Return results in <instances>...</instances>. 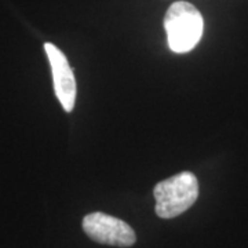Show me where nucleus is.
Segmentation results:
<instances>
[{
  "instance_id": "nucleus-1",
  "label": "nucleus",
  "mask_w": 248,
  "mask_h": 248,
  "mask_svg": "<svg viewBox=\"0 0 248 248\" xmlns=\"http://www.w3.org/2000/svg\"><path fill=\"white\" fill-rule=\"evenodd\" d=\"M169 47L177 54L189 53L200 42L204 31L202 13L187 1L171 4L164 17Z\"/></svg>"
},
{
  "instance_id": "nucleus-2",
  "label": "nucleus",
  "mask_w": 248,
  "mask_h": 248,
  "mask_svg": "<svg viewBox=\"0 0 248 248\" xmlns=\"http://www.w3.org/2000/svg\"><path fill=\"white\" fill-rule=\"evenodd\" d=\"M153 196L157 217L163 219L175 218L196 203L199 197L197 178L189 171H182L159 182L153 189Z\"/></svg>"
},
{
  "instance_id": "nucleus-3",
  "label": "nucleus",
  "mask_w": 248,
  "mask_h": 248,
  "mask_svg": "<svg viewBox=\"0 0 248 248\" xmlns=\"http://www.w3.org/2000/svg\"><path fill=\"white\" fill-rule=\"evenodd\" d=\"M83 231L91 240L116 247H131L137 240L135 232L128 223L104 213L86 215Z\"/></svg>"
},
{
  "instance_id": "nucleus-4",
  "label": "nucleus",
  "mask_w": 248,
  "mask_h": 248,
  "mask_svg": "<svg viewBox=\"0 0 248 248\" xmlns=\"http://www.w3.org/2000/svg\"><path fill=\"white\" fill-rule=\"evenodd\" d=\"M45 50L53 71L54 91L65 112H72L76 99V81L65 54L53 43H45Z\"/></svg>"
}]
</instances>
